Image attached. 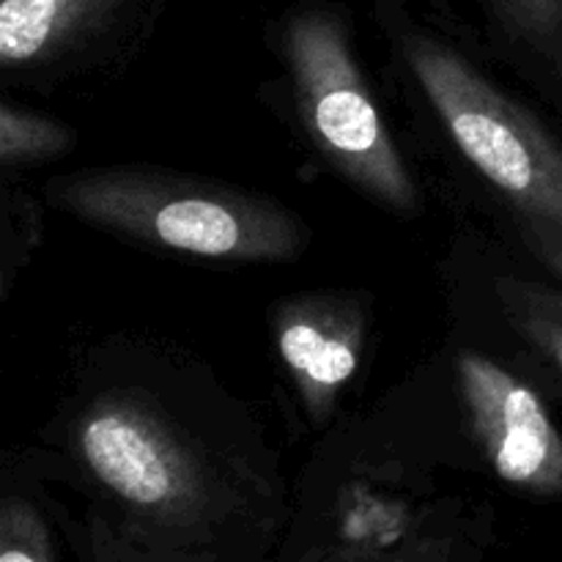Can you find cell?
<instances>
[{
  "label": "cell",
  "instance_id": "cell-2",
  "mask_svg": "<svg viewBox=\"0 0 562 562\" xmlns=\"http://www.w3.org/2000/svg\"><path fill=\"white\" fill-rule=\"evenodd\" d=\"M401 55L456 148L525 220V228L562 234L558 137L442 38L406 31Z\"/></svg>",
  "mask_w": 562,
  "mask_h": 562
},
{
  "label": "cell",
  "instance_id": "cell-10",
  "mask_svg": "<svg viewBox=\"0 0 562 562\" xmlns=\"http://www.w3.org/2000/svg\"><path fill=\"white\" fill-rule=\"evenodd\" d=\"M5 547L0 562H42L38 560V525L25 505H9L3 514Z\"/></svg>",
  "mask_w": 562,
  "mask_h": 562
},
{
  "label": "cell",
  "instance_id": "cell-9",
  "mask_svg": "<svg viewBox=\"0 0 562 562\" xmlns=\"http://www.w3.org/2000/svg\"><path fill=\"white\" fill-rule=\"evenodd\" d=\"M486 9L505 38L562 75V0H486Z\"/></svg>",
  "mask_w": 562,
  "mask_h": 562
},
{
  "label": "cell",
  "instance_id": "cell-3",
  "mask_svg": "<svg viewBox=\"0 0 562 562\" xmlns=\"http://www.w3.org/2000/svg\"><path fill=\"white\" fill-rule=\"evenodd\" d=\"M283 55L302 126L335 173L393 212H417L420 190L362 75L344 16L329 5L294 11L283 27Z\"/></svg>",
  "mask_w": 562,
  "mask_h": 562
},
{
  "label": "cell",
  "instance_id": "cell-6",
  "mask_svg": "<svg viewBox=\"0 0 562 562\" xmlns=\"http://www.w3.org/2000/svg\"><path fill=\"white\" fill-rule=\"evenodd\" d=\"M124 0H0V64L33 69L75 47Z\"/></svg>",
  "mask_w": 562,
  "mask_h": 562
},
{
  "label": "cell",
  "instance_id": "cell-1",
  "mask_svg": "<svg viewBox=\"0 0 562 562\" xmlns=\"http://www.w3.org/2000/svg\"><path fill=\"white\" fill-rule=\"evenodd\" d=\"M47 198L93 228L209 261H291L307 241L305 225L280 203L162 168L115 165L58 176Z\"/></svg>",
  "mask_w": 562,
  "mask_h": 562
},
{
  "label": "cell",
  "instance_id": "cell-7",
  "mask_svg": "<svg viewBox=\"0 0 562 562\" xmlns=\"http://www.w3.org/2000/svg\"><path fill=\"white\" fill-rule=\"evenodd\" d=\"M499 307L510 327L562 373V291L521 278H497Z\"/></svg>",
  "mask_w": 562,
  "mask_h": 562
},
{
  "label": "cell",
  "instance_id": "cell-8",
  "mask_svg": "<svg viewBox=\"0 0 562 562\" xmlns=\"http://www.w3.org/2000/svg\"><path fill=\"white\" fill-rule=\"evenodd\" d=\"M75 148V130L53 115L16 108L14 102L0 104V162L5 170L20 165L58 159Z\"/></svg>",
  "mask_w": 562,
  "mask_h": 562
},
{
  "label": "cell",
  "instance_id": "cell-4",
  "mask_svg": "<svg viewBox=\"0 0 562 562\" xmlns=\"http://www.w3.org/2000/svg\"><path fill=\"white\" fill-rule=\"evenodd\" d=\"M472 434L510 486L538 494L562 492V434L541 395L477 351L456 360Z\"/></svg>",
  "mask_w": 562,
  "mask_h": 562
},
{
  "label": "cell",
  "instance_id": "cell-5",
  "mask_svg": "<svg viewBox=\"0 0 562 562\" xmlns=\"http://www.w3.org/2000/svg\"><path fill=\"white\" fill-rule=\"evenodd\" d=\"M366 333V307L349 294H302L278 307L274 344L313 423L333 417L360 368Z\"/></svg>",
  "mask_w": 562,
  "mask_h": 562
},
{
  "label": "cell",
  "instance_id": "cell-11",
  "mask_svg": "<svg viewBox=\"0 0 562 562\" xmlns=\"http://www.w3.org/2000/svg\"><path fill=\"white\" fill-rule=\"evenodd\" d=\"M527 245L532 247L538 258H541L543 267H549V272H554L562 280V234L554 231H538V228H525Z\"/></svg>",
  "mask_w": 562,
  "mask_h": 562
}]
</instances>
